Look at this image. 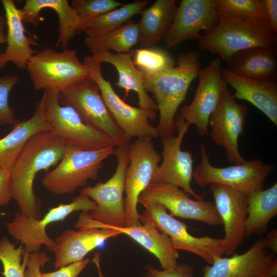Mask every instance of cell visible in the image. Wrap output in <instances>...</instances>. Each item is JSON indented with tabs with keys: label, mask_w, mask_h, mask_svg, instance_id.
Segmentation results:
<instances>
[{
	"label": "cell",
	"mask_w": 277,
	"mask_h": 277,
	"mask_svg": "<svg viewBox=\"0 0 277 277\" xmlns=\"http://www.w3.org/2000/svg\"><path fill=\"white\" fill-rule=\"evenodd\" d=\"M129 144L119 145L115 148L117 166L108 181L81 190L96 204L95 209L88 212L95 222L114 227L126 226L124 193L125 173L129 163Z\"/></svg>",
	"instance_id": "8fae6325"
},
{
	"label": "cell",
	"mask_w": 277,
	"mask_h": 277,
	"mask_svg": "<svg viewBox=\"0 0 277 277\" xmlns=\"http://www.w3.org/2000/svg\"><path fill=\"white\" fill-rule=\"evenodd\" d=\"M177 135L161 138L162 162L151 183L169 184L182 188L197 200H204L191 186L193 160L191 151L182 150L181 144L189 126L179 114L175 118Z\"/></svg>",
	"instance_id": "2e32d148"
},
{
	"label": "cell",
	"mask_w": 277,
	"mask_h": 277,
	"mask_svg": "<svg viewBox=\"0 0 277 277\" xmlns=\"http://www.w3.org/2000/svg\"><path fill=\"white\" fill-rule=\"evenodd\" d=\"M11 199L10 170L0 168V207L7 205Z\"/></svg>",
	"instance_id": "60d3db41"
},
{
	"label": "cell",
	"mask_w": 277,
	"mask_h": 277,
	"mask_svg": "<svg viewBox=\"0 0 277 277\" xmlns=\"http://www.w3.org/2000/svg\"><path fill=\"white\" fill-rule=\"evenodd\" d=\"M114 151V147L84 150L68 144L57 166L45 175L43 185L57 195L73 194L78 188L86 187L89 180L98 178L103 161Z\"/></svg>",
	"instance_id": "277c9868"
},
{
	"label": "cell",
	"mask_w": 277,
	"mask_h": 277,
	"mask_svg": "<svg viewBox=\"0 0 277 277\" xmlns=\"http://www.w3.org/2000/svg\"><path fill=\"white\" fill-rule=\"evenodd\" d=\"M90 262L89 259H86L61 267L55 271H41L40 277H77Z\"/></svg>",
	"instance_id": "ab89813d"
},
{
	"label": "cell",
	"mask_w": 277,
	"mask_h": 277,
	"mask_svg": "<svg viewBox=\"0 0 277 277\" xmlns=\"http://www.w3.org/2000/svg\"><path fill=\"white\" fill-rule=\"evenodd\" d=\"M12 130L0 138V168L10 170L28 141L35 134L52 131L43 111L41 100L36 104L33 115L28 120L18 121Z\"/></svg>",
	"instance_id": "484cf974"
},
{
	"label": "cell",
	"mask_w": 277,
	"mask_h": 277,
	"mask_svg": "<svg viewBox=\"0 0 277 277\" xmlns=\"http://www.w3.org/2000/svg\"><path fill=\"white\" fill-rule=\"evenodd\" d=\"M45 8L52 9L57 15L58 36L55 46L65 49L77 32L78 19L75 10L67 0H27L22 9L24 23L38 26L44 20L40 16V12Z\"/></svg>",
	"instance_id": "4316f807"
},
{
	"label": "cell",
	"mask_w": 277,
	"mask_h": 277,
	"mask_svg": "<svg viewBox=\"0 0 277 277\" xmlns=\"http://www.w3.org/2000/svg\"><path fill=\"white\" fill-rule=\"evenodd\" d=\"M261 3L273 31L277 34V1L261 0Z\"/></svg>",
	"instance_id": "b9f144b4"
},
{
	"label": "cell",
	"mask_w": 277,
	"mask_h": 277,
	"mask_svg": "<svg viewBox=\"0 0 277 277\" xmlns=\"http://www.w3.org/2000/svg\"><path fill=\"white\" fill-rule=\"evenodd\" d=\"M41 101L52 131L68 144L84 150L117 146L108 135L84 122L73 108L61 105L58 92L44 91Z\"/></svg>",
	"instance_id": "5b68a950"
},
{
	"label": "cell",
	"mask_w": 277,
	"mask_h": 277,
	"mask_svg": "<svg viewBox=\"0 0 277 277\" xmlns=\"http://www.w3.org/2000/svg\"><path fill=\"white\" fill-rule=\"evenodd\" d=\"M219 57L201 68L197 77L199 84L190 104L182 106L179 114L188 126L194 125L198 134H208L210 117L218 106L227 84L222 75V62Z\"/></svg>",
	"instance_id": "5bb4252c"
},
{
	"label": "cell",
	"mask_w": 277,
	"mask_h": 277,
	"mask_svg": "<svg viewBox=\"0 0 277 277\" xmlns=\"http://www.w3.org/2000/svg\"><path fill=\"white\" fill-rule=\"evenodd\" d=\"M96 205L94 201L80 191L71 202L60 204L50 208L43 217L38 220L27 216L20 212L16 213L14 219L7 223V231L14 240L21 242L25 251L27 253L39 251L42 245L53 252L55 242L48 235L47 226L53 222L64 220L74 211L89 212L94 209Z\"/></svg>",
	"instance_id": "30bf717a"
},
{
	"label": "cell",
	"mask_w": 277,
	"mask_h": 277,
	"mask_svg": "<svg viewBox=\"0 0 277 277\" xmlns=\"http://www.w3.org/2000/svg\"><path fill=\"white\" fill-rule=\"evenodd\" d=\"M264 239L265 247L273 254L277 253V229H273L269 232Z\"/></svg>",
	"instance_id": "7bdbcfd3"
},
{
	"label": "cell",
	"mask_w": 277,
	"mask_h": 277,
	"mask_svg": "<svg viewBox=\"0 0 277 277\" xmlns=\"http://www.w3.org/2000/svg\"><path fill=\"white\" fill-rule=\"evenodd\" d=\"M221 75L227 85L234 90V98L245 100L264 113L277 126V83L252 79L235 74L228 68Z\"/></svg>",
	"instance_id": "cb8c5ba5"
},
{
	"label": "cell",
	"mask_w": 277,
	"mask_h": 277,
	"mask_svg": "<svg viewBox=\"0 0 277 277\" xmlns=\"http://www.w3.org/2000/svg\"><path fill=\"white\" fill-rule=\"evenodd\" d=\"M60 103L73 108L87 124L110 137L119 145L129 144L109 112L100 89L89 76L58 92Z\"/></svg>",
	"instance_id": "9c48e42d"
},
{
	"label": "cell",
	"mask_w": 277,
	"mask_h": 277,
	"mask_svg": "<svg viewBox=\"0 0 277 277\" xmlns=\"http://www.w3.org/2000/svg\"><path fill=\"white\" fill-rule=\"evenodd\" d=\"M153 138L147 136L138 137L128 145L129 163L125 180L126 226L141 224L137 209L138 198L152 182L162 160Z\"/></svg>",
	"instance_id": "4fadbf2b"
},
{
	"label": "cell",
	"mask_w": 277,
	"mask_h": 277,
	"mask_svg": "<svg viewBox=\"0 0 277 277\" xmlns=\"http://www.w3.org/2000/svg\"><path fill=\"white\" fill-rule=\"evenodd\" d=\"M217 22L213 0H182L164 37L165 46L171 49L185 41H199L202 36L201 30L208 32Z\"/></svg>",
	"instance_id": "d6986e66"
},
{
	"label": "cell",
	"mask_w": 277,
	"mask_h": 277,
	"mask_svg": "<svg viewBox=\"0 0 277 277\" xmlns=\"http://www.w3.org/2000/svg\"><path fill=\"white\" fill-rule=\"evenodd\" d=\"M200 53L191 50L180 54L177 66L157 74L143 76L144 87L155 98L160 112L157 129L161 138L174 135L175 114L185 100L192 82L201 69Z\"/></svg>",
	"instance_id": "7a4b0ae2"
},
{
	"label": "cell",
	"mask_w": 277,
	"mask_h": 277,
	"mask_svg": "<svg viewBox=\"0 0 277 277\" xmlns=\"http://www.w3.org/2000/svg\"><path fill=\"white\" fill-rule=\"evenodd\" d=\"M50 260V258L47 255L45 251L30 253L27 261L24 277H40L41 268Z\"/></svg>",
	"instance_id": "f35d334b"
},
{
	"label": "cell",
	"mask_w": 277,
	"mask_h": 277,
	"mask_svg": "<svg viewBox=\"0 0 277 277\" xmlns=\"http://www.w3.org/2000/svg\"><path fill=\"white\" fill-rule=\"evenodd\" d=\"M141 204L145 209L140 215L141 223L150 224L167 235L174 249L191 252L210 265L216 258L225 254L226 245L223 238L194 236L188 231L185 223L171 216L161 204L153 202Z\"/></svg>",
	"instance_id": "52a82bcc"
},
{
	"label": "cell",
	"mask_w": 277,
	"mask_h": 277,
	"mask_svg": "<svg viewBox=\"0 0 277 277\" xmlns=\"http://www.w3.org/2000/svg\"><path fill=\"white\" fill-rule=\"evenodd\" d=\"M132 60L143 76L157 74L174 66V61L166 50L154 47L133 50Z\"/></svg>",
	"instance_id": "d6a6232c"
},
{
	"label": "cell",
	"mask_w": 277,
	"mask_h": 277,
	"mask_svg": "<svg viewBox=\"0 0 277 277\" xmlns=\"http://www.w3.org/2000/svg\"><path fill=\"white\" fill-rule=\"evenodd\" d=\"M149 1L142 0L123 5L118 9L108 12L91 22L84 30L87 36H102L127 23L134 15L140 14Z\"/></svg>",
	"instance_id": "1f68e13d"
},
{
	"label": "cell",
	"mask_w": 277,
	"mask_h": 277,
	"mask_svg": "<svg viewBox=\"0 0 277 277\" xmlns=\"http://www.w3.org/2000/svg\"><path fill=\"white\" fill-rule=\"evenodd\" d=\"M146 272L143 277H195L193 267L186 263L177 264L170 269L158 270L151 265L146 267Z\"/></svg>",
	"instance_id": "74e56055"
},
{
	"label": "cell",
	"mask_w": 277,
	"mask_h": 277,
	"mask_svg": "<svg viewBox=\"0 0 277 277\" xmlns=\"http://www.w3.org/2000/svg\"><path fill=\"white\" fill-rule=\"evenodd\" d=\"M177 7L175 0H157L140 12L139 42L143 46L153 47L164 38L171 27Z\"/></svg>",
	"instance_id": "f1b7e54d"
},
{
	"label": "cell",
	"mask_w": 277,
	"mask_h": 277,
	"mask_svg": "<svg viewBox=\"0 0 277 277\" xmlns=\"http://www.w3.org/2000/svg\"><path fill=\"white\" fill-rule=\"evenodd\" d=\"M83 63L87 66L89 76L97 84L109 112L128 142L130 143L134 137L159 136L157 127L152 126L149 121L156 119L155 111L131 106L122 100L110 82L103 76L101 63L91 55L85 56Z\"/></svg>",
	"instance_id": "7c38bea8"
},
{
	"label": "cell",
	"mask_w": 277,
	"mask_h": 277,
	"mask_svg": "<svg viewBox=\"0 0 277 277\" xmlns=\"http://www.w3.org/2000/svg\"><path fill=\"white\" fill-rule=\"evenodd\" d=\"M67 142L52 131L37 133L27 142L10 170L11 191L22 214L42 217L41 200L33 190L38 172L56 165L64 156Z\"/></svg>",
	"instance_id": "6da1fadb"
},
{
	"label": "cell",
	"mask_w": 277,
	"mask_h": 277,
	"mask_svg": "<svg viewBox=\"0 0 277 277\" xmlns=\"http://www.w3.org/2000/svg\"><path fill=\"white\" fill-rule=\"evenodd\" d=\"M217 25L198 41L197 48L227 63L236 52L253 47L277 50V34L269 22L242 19L219 12Z\"/></svg>",
	"instance_id": "3957f363"
},
{
	"label": "cell",
	"mask_w": 277,
	"mask_h": 277,
	"mask_svg": "<svg viewBox=\"0 0 277 277\" xmlns=\"http://www.w3.org/2000/svg\"><path fill=\"white\" fill-rule=\"evenodd\" d=\"M30 253L25 251L21 244L16 248L7 237L0 239V261L5 277H24L27 261Z\"/></svg>",
	"instance_id": "e575fe53"
},
{
	"label": "cell",
	"mask_w": 277,
	"mask_h": 277,
	"mask_svg": "<svg viewBox=\"0 0 277 277\" xmlns=\"http://www.w3.org/2000/svg\"><path fill=\"white\" fill-rule=\"evenodd\" d=\"M26 69L36 90L60 92L89 76L87 66L78 58L75 50L57 52L46 48L29 59Z\"/></svg>",
	"instance_id": "8992f818"
},
{
	"label": "cell",
	"mask_w": 277,
	"mask_h": 277,
	"mask_svg": "<svg viewBox=\"0 0 277 277\" xmlns=\"http://www.w3.org/2000/svg\"><path fill=\"white\" fill-rule=\"evenodd\" d=\"M7 26V47L0 53V70L9 62L20 69H26L27 63L36 51L32 46L37 45L35 35L27 36L23 21L24 13L12 0H2Z\"/></svg>",
	"instance_id": "603a6c76"
},
{
	"label": "cell",
	"mask_w": 277,
	"mask_h": 277,
	"mask_svg": "<svg viewBox=\"0 0 277 277\" xmlns=\"http://www.w3.org/2000/svg\"><path fill=\"white\" fill-rule=\"evenodd\" d=\"M219 12L232 17L269 22L261 0H213Z\"/></svg>",
	"instance_id": "836d02e7"
},
{
	"label": "cell",
	"mask_w": 277,
	"mask_h": 277,
	"mask_svg": "<svg viewBox=\"0 0 277 277\" xmlns=\"http://www.w3.org/2000/svg\"><path fill=\"white\" fill-rule=\"evenodd\" d=\"M75 227L78 229L96 228L115 230L127 235L155 256L163 269H172L177 264L179 252L173 247L169 236L150 224L114 227L95 222L88 212H82Z\"/></svg>",
	"instance_id": "44dd1931"
},
{
	"label": "cell",
	"mask_w": 277,
	"mask_h": 277,
	"mask_svg": "<svg viewBox=\"0 0 277 277\" xmlns=\"http://www.w3.org/2000/svg\"><path fill=\"white\" fill-rule=\"evenodd\" d=\"M277 50L253 47L240 51L227 63L232 72L248 78L272 81L277 77Z\"/></svg>",
	"instance_id": "83f0119b"
},
{
	"label": "cell",
	"mask_w": 277,
	"mask_h": 277,
	"mask_svg": "<svg viewBox=\"0 0 277 277\" xmlns=\"http://www.w3.org/2000/svg\"><path fill=\"white\" fill-rule=\"evenodd\" d=\"M210 186L224 225L225 254L229 256L235 253L245 238L248 195L221 184L214 183Z\"/></svg>",
	"instance_id": "ffe728a7"
},
{
	"label": "cell",
	"mask_w": 277,
	"mask_h": 277,
	"mask_svg": "<svg viewBox=\"0 0 277 277\" xmlns=\"http://www.w3.org/2000/svg\"><path fill=\"white\" fill-rule=\"evenodd\" d=\"M247 212L245 237L266 232L270 221L277 214L276 182L248 196Z\"/></svg>",
	"instance_id": "f546056e"
},
{
	"label": "cell",
	"mask_w": 277,
	"mask_h": 277,
	"mask_svg": "<svg viewBox=\"0 0 277 277\" xmlns=\"http://www.w3.org/2000/svg\"><path fill=\"white\" fill-rule=\"evenodd\" d=\"M200 151L201 162L193 170L192 179L201 188L221 184L249 196L264 189L266 178L274 169L259 159L246 161L240 165L217 167L210 163L204 144L200 146Z\"/></svg>",
	"instance_id": "ba28073f"
},
{
	"label": "cell",
	"mask_w": 277,
	"mask_h": 277,
	"mask_svg": "<svg viewBox=\"0 0 277 277\" xmlns=\"http://www.w3.org/2000/svg\"><path fill=\"white\" fill-rule=\"evenodd\" d=\"M123 4L115 0H72L71 7L78 19L77 34L100 16L120 7Z\"/></svg>",
	"instance_id": "d590c367"
},
{
	"label": "cell",
	"mask_w": 277,
	"mask_h": 277,
	"mask_svg": "<svg viewBox=\"0 0 277 277\" xmlns=\"http://www.w3.org/2000/svg\"><path fill=\"white\" fill-rule=\"evenodd\" d=\"M120 234V232L107 228L66 229L55 241L54 267L58 269L82 261L105 241Z\"/></svg>",
	"instance_id": "7402d4cb"
},
{
	"label": "cell",
	"mask_w": 277,
	"mask_h": 277,
	"mask_svg": "<svg viewBox=\"0 0 277 277\" xmlns=\"http://www.w3.org/2000/svg\"><path fill=\"white\" fill-rule=\"evenodd\" d=\"M147 202L161 204L173 217L195 220L210 226L223 225L214 203L192 200L188 193L173 185L151 183L138 198V203Z\"/></svg>",
	"instance_id": "9a60e30c"
},
{
	"label": "cell",
	"mask_w": 277,
	"mask_h": 277,
	"mask_svg": "<svg viewBox=\"0 0 277 277\" xmlns=\"http://www.w3.org/2000/svg\"><path fill=\"white\" fill-rule=\"evenodd\" d=\"M19 80L17 75L7 74L0 76V126L14 125L18 121L13 109L9 106L10 91Z\"/></svg>",
	"instance_id": "8d00e7d4"
},
{
	"label": "cell",
	"mask_w": 277,
	"mask_h": 277,
	"mask_svg": "<svg viewBox=\"0 0 277 277\" xmlns=\"http://www.w3.org/2000/svg\"><path fill=\"white\" fill-rule=\"evenodd\" d=\"M6 24V18L0 16V45L6 43V36L4 33V27Z\"/></svg>",
	"instance_id": "ee69618b"
},
{
	"label": "cell",
	"mask_w": 277,
	"mask_h": 277,
	"mask_svg": "<svg viewBox=\"0 0 277 277\" xmlns=\"http://www.w3.org/2000/svg\"><path fill=\"white\" fill-rule=\"evenodd\" d=\"M100 255H101L100 253H95L93 258L92 261L95 264L97 268L98 272V276L104 277V276L103 274V273H102V271L101 270V267H100Z\"/></svg>",
	"instance_id": "f6af8a7d"
},
{
	"label": "cell",
	"mask_w": 277,
	"mask_h": 277,
	"mask_svg": "<svg viewBox=\"0 0 277 277\" xmlns=\"http://www.w3.org/2000/svg\"><path fill=\"white\" fill-rule=\"evenodd\" d=\"M203 272L201 277H276L277 259L262 238L243 253L216 258L212 264L203 268Z\"/></svg>",
	"instance_id": "ac0fdd59"
},
{
	"label": "cell",
	"mask_w": 277,
	"mask_h": 277,
	"mask_svg": "<svg viewBox=\"0 0 277 277\" xmlns=\"http://www.w3.org/2000/svg\"><path fill=\"white\" fill-rule=\"evenodd\" d=\"M247 111V107L238 104L226 89L209 120L211 138L224 148L227 159L234 165L246 162L239 151V139L243 133Z\"/></svg>",
	"instance_id": "e0dca14e"
},
{
	"label": "cell",
	"mask_w": 277,
	"mask_h": 277,
	"mask_svg": "<svg viewBox=\"0 0 277 277\" xmlns=\"http://www.w3.org/2000/svg\"><path fill=\"white\" fill-rule=\"evenodd\" d=\"M140 31L138 23L129 21L120 27L102 36H86L84 43L90 50L109 51L116 53L130 52L131 48L139 42Z\"/></svg>",
	"instance_id": "4dcf8cb0"
},
{
	"label": "cell",
	"mask_w": 277,
	"mask_h": 277,
	"mask_svg": "<svg viewBox=\"0 0 277 277\" xmlns=\"http://www.w3.org/2000/svg\"><path fill=\"white\" fill-rule=\"evenodd\" d=\"M91 52L92 57L99 63H107L115 67L118 75L116 85L124 89L126 95L130 91L135 92L140 108L154 111L158 110L156 103L144 88L143 76L134 65L131 52L126 53L100 50Z\"/></svg>",
	"instance_id": "d4e9b609"
}]
</instances>
